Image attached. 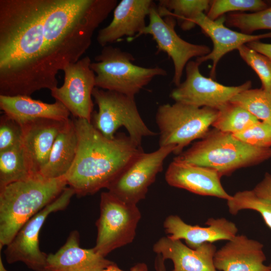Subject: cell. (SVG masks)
<instances>
[{"label":"cell","mask_w":271,"mask_h":271,"mask_svg":"<svg viewBox=\"0 0 271 271\" xmlns=\"http://www.w3.org/2000/svg\"><path fill=\"white\" fill-rule=\"evenodd\" d=\"M98 111L92 113L93 125L104 137L115 138V133L124 127L130 139L141 147L144 138L156 136L142 119L134 97L95 87L92 91Z\"/></svg>","instance_id":"obj_7"},{"label":"cell","mask_w":271,"mask_h":271,"mask_svg":"<svg viewBox=\"0 0 271 271\" xmlns=\"http://www.w3.org/2000/svg\"><path fill=\"white\" fill-rule=\"evenodd\" d=\"M154 4L152 0H121L113 10L111 22L98 31V44L103 47L124 37L129 41L138 38L147 26L146 18Z\"/></svg>","instance_id":"obj_15"},{"label":"cell","mask_w":271,"mask_h":271,"mask_svg":"<svg viewBox=\"0 0 271 271\" xmlns=\"http://www.w3.org/2000/svg\"><path fill=\"white\" fill-rule=\"evenodd\" d=\"M263 244L244 235H236L214 256L216 269L221 271H271L264 261Z\"/></svg>","instance_id":"obj_19"},{"label":"cell","mask_w":271,"mask_h":271,"mask_svg":"<svg viewBox=\"0 0 271 271\" xmlns=\"http://www.w3.org/2000/svg\"><path fill=\"white\" fill-rule=\"evenodd\" d=\"M0 271H8L4 265L1 255L0 256Z\"/></svg>","instance_id":"obj_37"},{"label":"cell","mask_w":271,"mask_h":271,"mask_svg":"<svg viewBox=\"0 0 271 271\" xmlns=\"http://www.w3.org/2000/svg\"><path fill=\"white\" fill-rule=\"evenodd\" d=\"M65 176L48 179L40 175L0 188V249L21 227L57 198L67 187Z\"/></svg>","instance_id":"obj_3"},{"label":"cell","mask_w":271,"mask_h":271,"mask_svg":"<svg viewBox=\"0 0 271 271\" xmlns=\"http://www.w3.org/2000/svg\"><path fill=\"white\" fill-rule=\"evenodd\" d=\"M153 250L174 265L172 271H216L214 264L216 246L207 242L193 249L181 240L163 236L153 245Z\"/></svg>","instance_id":"obj_20"},{"label":"cell","mask_w":271,"mask_h":271,"mask_svg":"<svg viewBox=\"0 0 271 271\" xmlns=\"http://www.w3.org/2000/svg\"><path fill=\"white\" fill-rule=\"evenodd\" d=\"M221 175L206 167L174 160L165 173V180L171 186L192 193L229 200L231 196L223 188Z\"/></svg>","instance_id":"obj_17"},{"label":"cell","mask_w":271,"mask_h":271,"mask_svg":"<svg viewBox=\"0 0 271 271\" xmlns=\"http://www.w3.org/2000/svg\"><path fill=\"white\" fill-rule=\"evenodd\" d=\"M176 147H160L151 153H140L109 185L108 191L122 201L132 204L144 199L149 188L163 168L166 158Z\"/></svg>","instance_id":"obj_10"},{"label":"cell","mask_w":271,"mask_h":271,"mask_svg":"<svg viewBox=\"0 0 271 271\" xmlns=\"http://www.w3.org/2000/svg\"><path fill=\"white\" fill-rule=\"evenodd\" d=\"M114 263L93 248L81 247L79 233L73 230L56 253L48 254L47 268L48 271H101Z\"/></svg>","instance_id":"obj_21"},{"label":"cell","mask_w":271,"mask_h":271,"mask_svg":"<svg viewBox=\"0 0 271 271\" xmlns=\"http://www.w3.org/2000/svg\"><path fill=\"white\" fill-rule=\"evenodd\" d=\"M270 158L271 148L255 147L214 128L174 160L213 169L222 177Z\"/></svg>","instance_id":"obj_4"},{"label":"cell","mask_w":271,"mask_h":271,"mask_svg":"<svg viewBox=\"0 0 271 271\" xmlns=\"http://www.w3.org/2000/svg\"><path fill=\"white\" fill-rule=\"evenodd\" d=\"M218 111L212 126L224 132L237 133L259 121L247 110L230 101L219 108Z\"/></svg>","instance_id":"obj_26"},{"label":"cell","mask_w":271,"mask_h":271,"mask_svg":"<svg viewBox=\"0 0 271 271\" xmlns=\"http://www.w3.org/2000/svg\"><path fill=\"white\" fill-rule=\"evenodd\" d=\"M165 262V260L162 256L157 254L154 262L155 271H167Z\"/></svg>","instance_id":"obj_36"},{"label":"cell","mask_w":271,"mask_h":271,"mask_svg":"<svg viewBox=\"0 0 271 271\" xmlns=\"http://www.w3.org/2000/svg\"><path fill=\"white\" fill-rule=\"evenodd\" d=\"M207 227L192 225L185 222L179 216L170 215L163 223L168 236L173 239L185 240L186 245L195 249L207 242L229 240L237 234L238 229L233 222L224 218H211Z\"/></svg>","instance_id":"obj_18"},{"label":"cell","mask_w":271,"mask_h":271,"mask_svg":"<svg viewBox=\"0 0 271 271\" xmlns=\"http://www.w3.org/2000/svg\"><path fill=\"white\" fill-rule=\"evenodd\" d=\"M225 24L247 34L259 30H271V6L256 13H230L225 16Z\"/></svg>","instance_id":"obj_29"},{"label":"cell","mask_w":271,"mask_h":271,"mask_svg":"<svg viewBox=\"0 0 271 271\" xmlns=\"http://www.w3.org/2000/svg\"><path fill=\"white\" fill-rule=\"evenodd\" d=\"M233 136L249 145L260 148H271V123L261 121Z\"/></svg>","instance_id":"obj_32"},{"label":"cell","mask_w":271,"mask_h":271,"mask_svg":"<svg viewBox=\"0 0 271 271\" xmlns=\"http://www.w3.org/2000/svg\"><path fill=\"white\" fill-rule=\"evenodd\" d=\"M117 0H0V95L58 87L79 60Z\"/></svg>","instance_id":"obj_1"},{"label":"cell","mask_w":271,"mask_h":271,"mask_svg":"<svg viewBox=\"0 0 271 271\" xmlns=\"http://www.w3.org/2000/svg\"><path fill=\"white\" fill-rule=\"evenodd\" d=\"M269 3L262 0H213L206 15L211 20H215L226 13L250 11L256 13L269 6Z\"/></svg>","instance_id":"obj_30"},{"label":"cell","mask_w":271,"mask_h":271,"mask_svg":"<svg viewBox=\"0 0 271 271\" xmlns=\"http://www.w3.org/2000/svg\"><path fill=\"white\" fill-rule=\"evenodd\" d=\"M237 50L241 58L258 75L261 82V88L271 95V61L246 45Z\"/></svg>","instance_id":"obj_31"},{"label":"cell","mask_w":271,"mask_h":271,"mask_svg":"<svg viewBox=\"0 0 271 271\" xmlns=\"http://www.w3.org/2000/svg\"><path fill=\"white\" fill-rule=\"evenodd\" d=\"M0 108L20 122L37 118L58 121L69 119L70 112L60 102L48 103L28 96L0 95Z\"/></svg>","instance_id":"obj_22"},{"label":"cell","mask_w":271,"mask_h":271,"mask_svg":"<svg viewBox=\"0 0 271 271\" xmlns=\"http://www.w3.org/2000/svg\"><path fill=\"white\" fill-rule=\"evenodd\" d=\"M195 27L198 26L204 34L208 36L213 44L212 50L207 55L197 58L200 64L207 61H212L210 76L214 79L216 70L219 60L227 53L240 46L265 38H271V32L259 35H251L234 31L225 25V16H222L215 20L210 19L204 13L196 15L191 20Z\"/></svg>","instance_id":"obj_14"},{"label":"cell","mask_w":271,"mask_h":271,"mask_svg":"<svg viewBox=\"0 0 271 271\" xmlns=\"http://www.w3.org/2000/svg\"><path fill=\"white\" fill-rule=\"evenodd\" d=\"M74 194L72 188L66 187L57 198L21 227L4 250L8 263L22 262L34 271H48L47 268L48 254L41 251L39 247L40 230L49 215L65 209Z\"/></svg>","instance_id":"obj_9"},{"label":"cell","mask_w":271,"mask_h":271,"mask_svg":"<svg viewBox=\"0 0 271 271\" xmlns=\"http://www.w3.org/2000/svg\"><path fill=\"white\" fill-rule=\"evenodd\" d=\"M149 23L139 37L150 35L156 42L159 52L166 53L174 67L172 82L178 86L181 82L186 65L193 57H201L209 54L210 48L204 45L192 44L182 39L175 30L176 21L172 16L162 17L157 6L154 4L149 15Z\"/></svg>","instance_id":"obj_12"},{"label":"cell","mask_w":271,"mask_h":271,"mask_svg":"<svg viewBox=\"0 0 271 271\" xmlns=\"http://www.w3.org/2000/svg\"><path fill=\"white\" fill-rule=\"evenodd\" d=\"M141 218L137 205L125 202L108 191L102 192L100 215L96 222L95 251L105 257L114 250L131 243Z\"/></svg>","instance_id":"obj_8"},{"label":"cell","mask_w":271,"mask_h":271,"mask_svg":"<svg viewBox=\"0 0 271 271\" xmlns=\"http://www.w3.org/2000/svg\"><path fill=\"white\" fill-rule=\"evenodd\" d=\"M31 176L22 144L0 152V188Z\"/></svg>","instance_id":"obj_25"},{"label":"cell","mask_w":271,"mask_h":271,"mask_svg":"<svg viewBox=\"0 0 271 271\" xmlns=\"http://www.w3.org/2000/svg\"><path fill=\"white\" fill-rule=\"evenodd\" d=\"M230 102L243 107L259 120L271 123V95L262 89L249 88L242 91Z\"/></svg>","instance_id":"obj_27"},{"label":"cell","mask_w":271,"mask_h":271,"mask_svg":"<svg viewBox=\"0 0 271 271\" xmlns=\"http://www.w3.org/2000/svg\"><path fill=\"white\" fill-rule=\"evenodd\" d=\"M268 266L270 267V268L271 269V263L269 265H268Z\"/></svg>","instance_id":"obj_38"},{"label":"cell","mask_w":271,"mask_h":271,"mask_svg":"<svg viewBox=\"0 0 271 271\" xmlns=\"http://www.w3.org/2000/svg\"><path fill=\"white\" fill-rule=\"evenodd\" d=\"M86 56L66 65L63 71V85L51 91L56 101L62 103L73 116L91 122L93 103L92 94L95 87V74Z\"/></svg>","instance_id":"obj_13"},{"label":"cell","mask_w":271,"mask_h":271,"mask_svg":"<svg viewBox=\"0 0 271 271\" xmlns=\"http://www.w3.org/2000/svg\"><path fill=\"white\" fill-rule=\"evenodd\" d=\"M227 204L229 212L233 215L239 211L250 209L258 212L262 216L265 224L271 229V199L257 197L252 190L236 192Z\"/></svg>","instance_id":"obj_28"},{"label":"cell","mask_w":271,"mask_h":271,"mask_svg":"<svg viewBox=\"0 0 271 271\" xmlns=\"http://www.w3.org/2000/svg\"><path fill=\"white\" fill-rule=\"evenodd\" d=\"M78 148V137L73 119L67 120L58 133L49 159L39 175L48 179L65 176L72 167Z\"/></svg>","instance_id":"obj_23"},{"label":"cell","mask_w":271,"mask_h":271,"mask_svg":"<svg viewBox=\"0 0 271 271\" xmlns=\"http://www.w3.org/2000/svg\"><path fill=\"white\" fill-rule=\"evenodd\" d=\"M90 67L95 74V87L134 97L155 77L167 72L158 66L135 65L133 56L119 48L107 45L94 58Z\"/></svg>","instance_id":"obj_5"},{"label":"cell","mask_w":271,"mask_h":271,"mask_svg":"<svg viewBox=\"0 0 271 271\" xmlns=\"http://www.w3.org/2000/svg\"><path fill=\"white\" fill-rule=\"evenodd\" d=\"M218 112L217 109L178 102L159 106L156 121L160 131V147L175 146L174 154L179 155L192 141L206 136Z\"/></svg>","instance_id":"obj_6"},{"label":"cell","mask_w":271,"mask_h":271,"mask_svg":"<svg viewBox=\"0 0 271 271\" xmlns=\"http://www.w3.org/2000/svg\"><path fill=\"white\" fill-rule=\"evenodd\" d=\"M78 137L74 163L65 175L67 185L78 196L92 195L109 185L143 152L124 133L104 137L88 120L73 119Z\"/></svg>","instance_id":"obj_2"},{"label":"cell","mask_w":271,"mask_h":271,"mask_svg":"<svg viewBox=\"0 0 271 271\" xmlns=\"http://www.w3.org/2000/svg\"><path fill=\"white\" fill-rule=\"evenodd\" d=\"M200 64L189 61L185 67L186 79L174 89L170 97L175 101L202 107L218 109L239 92L250 88L247 81L239 86H225L200 72Z\"/></svg>","instance_id":"obj_11"},{"label":"cell","mask_w":271,"mask_h":271,"mask_svg":"<svg viewBox=\"0 0 271 271\" xmlns=\"http://www.w3.org/2000/svg\"><path fill=\"white\" fill-rule=\"evenodd\" d=\"M66 121L37 118L20 122L23 129L22 146L32 176L39 175L46 164Z\"/></svg>","instance_id":"obj_16"},{"label":"cell","mask_w":271,"mask_h":271,"mask_svg":"<svg viewBox=\"0 0 271 271\" xmlns=\"http://www.w3.org/2000/svg\"><path fill=\"white\" fill-rule=\"evenodd\" d=\"M250 48L267 57L271 61V44L264 43L259 41L249 42L246 44Z\"/></svg>","instance_id":"obj_34"},{"label":"cell","mask_w":271,"mask_h":271,"mask_svg":"<svg viewBox=\"0 0 271 271\" xmlns=\"http://www.w3.org/2000/svg\"><path fill=\"white\" fill-rule=\"evenodd\" d=\"M101 271H149V268L146 263L138 262L133 265L129 270H124L114 263Z\"/></svg>","instance_id":"obj_35"},{"label":"cell","mask_w":271,"mask_h":271,"mask_svg":"<svg viewBox=\"0 0 271 271\" xmlns=\"http://www.w3.org/2000/svg\"><path fill=\"white\" fill-rule=\"evenodd\" d=\"M21 123L4 113L0 117V152L22 144Z\"/></svg>","instance_id":"obj_33"},{"label":"cell","mask_w":271,"mask_h":271,"mask_svg":"<svg viewBox=\"0 0 271 271\" xmlns=\"http://www.w3.org/2000/svg\"><path fill=\"white\" fill-rule=\"evenodd\" d=\"M211 1L208 0H160L157 6L158 12L162 17H173L184 31L189 30L194 26L192 19L200 13L208 11Z\"/></svg>","instance_id":"obj_24"}]
</instances>
